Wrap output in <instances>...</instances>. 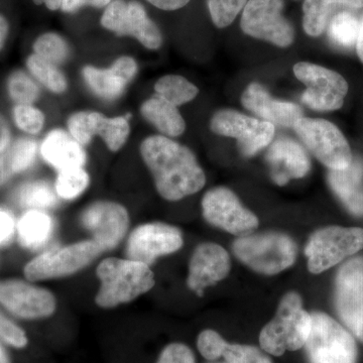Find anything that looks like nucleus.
<instances>
[{
    "instance_id": "nucleus-1",
    "label": "nucleus",
    "mask_w": 363,
    "mask_h": 363,
    "mask_svg": "<svg viewBox=\"0 0 363 363\" xmlns=\"http://www.w3.org/2000/svg\"><path fill=\"white\" fill-rule=\"evenodd\" d=\"M140 155L157 192L164 200L179 201L199 192L206 184V176L194 152L173 138L145 136L140 143Z\"/></svg>"
},
{
    "instance_id": "nucleus-2",
    "label": "nucleus",
    "mask_w": 363,
    "mask_h": 363,
    "mask_svg": "<svg viewBox=\"0 0 363 363\" xmlns=\"http://www.w3.org/2000/svg\"><path fill=\"white\" fill-rule=\"evenodd\" d=\"M96 274L100 288L95 302L106 309L130 303L155 286V274L150 267L130 259H104L98 264Z\"/></svg>"
},
{
    "instance_id": "nucleus-3",
    "label": "nucleus",
    "mask_w": 363,
    "mask_h": 363,
    "mask_svg": "<svg viewBox=\"0 0 363 363\" xmlns=\"http://www.w3.org/2000/svg\"><path fill=\"white\" fill-rule=\"evenodd\" d=\"M311 327V314L303 308L302 298L297 293H288L281 298L276 316L260 332V346L274 357L301 350L307 342Z\"/></svg>"
},
{
    "instance_id": "nucleus-4",
    "label": "nucleus",
    "mask_w": 363,
    "mask_h": 363,
    "mask_svg": "<svg viewBox=\"0 0 363 363\" xmlns=\"http://www.w3.org/2000/svg\"><path fill=\"white\" fill-rule=\"evenodd\" d=\"M233 250L243 264L269 276L292 267L297 257V247L292 238L277 233L242 236L234 241Z\"/></svg>"
},
{
    "instance_id": "nucleus-5",
    "label": "nucleus",
    "mask_w": 363,
    "mask_h": 363,
    "mask_svg": "<svg viewBox=\"0 0 363 363\" xmlns=\"http://www.w3.org/2000/svg\"><path fill=\"white\" fill-rule=\"evenodd\" d=\"M104 30L118 38H131L149 51H157L164 38L147 9L136 0H112L100 18Z\"/></svg>"
},
{
    "instance_id": "nucleus-6",
    "label": "nucleus",
    "mask_w": 363,
    "mask_h": 363,
    "mask_svg": "<svg viewBox=\"0 0 363 363\" xmlns=\"http://www.w3.org/2000/svg\"><path fill=\"white\" fill-rule=\"evenodd\" d=\"M65 128L83 147L99 138L109 152H118L131 135V113L109 116L94 109H79L67 117Z\"/></svg>"
},
{
    "instance_id": "nucleus-7",
    "label": "nucleus",
    "mask_w": 363,
    "mask_h": 363,
    "mask_svg": "<svg viewBox=\"0 0 363 363\" xmlns=\"http://www.w3.org/2000/svg\"><path fill=\"white\" fill-rule=\"evenodd\" d=\"M312 327L305 344L310 363H357L354 338L337 321L322 312L311 314Z\"/></svg>"
},
{
    "instance_id": "nucleus-8",
    "label": "nucleus",
    "mask_w": 363,
    "mask_h": 363,
    "mask_svg": "<svg viewBox=\"0 0 363 363\" xmlns=\"http://www.w3.org/2000/svg\"><path fill=\"white\" fill-rule=\"evenodd\" d=\"M363 248V229L330 226L316 231L306 245L308 269L320 274Z\"/></svg>"
},
{
    "instance_id": "nucleus-9",
    "label": "nucleus",
    "mask_w": 363,
    "mask_h": 363,
    "mask_svg": "<svg viewBox=\"0 0 363 363\" xmlns=\"http://www.w3.org/2000/svg\"><path fill=\"white\" fill-rule=\"evenodd\" d=\"M293 128L307 149L327 168L343 169L350 166L353 157L350 143L333 123L302 117Z\"/></svg>"
},
{
    "instance_id": "nucleus-10",
    "label": "nucleus",
    "mask_w": 363,
    "mask_h": 363,
    "mask_svg": "<svg viewBox=\"0 0 363 363\" xmlns=\"http://www.w3.org/2000/svg\"><path fill=\"white\" fill-rule=\"evenodd\" d=\"M102 252V248L93 240L50 250L26 264L25 277L28 281H38L71 276L89 266Z\"/></svg>"
},
{
    "instance_id": "nucleus-11",
    "label": "nucleus",
    "mask_w": 363,
    "mask_h": 363,
    "mask_svg": "<svg viewBox=\"0 0 363 363\" xmlns=\"http://www.w3.org/2000/svg\"><path fill=\"white\" fill-rule=\"evenodd\" d=\"M284 0H248L241 16L245 35L281 48L293 44L295 30L283 16Z\"/></svg>"
},
{
    "instance_id": "nucleus-12",
    "label": "nucleus",
    "mask_w": 363,
    "mask_h": 363,
    "mask_svg": "<svg viewBox=\"0 0 363 363\" xmlns=\"http://www.w3.org/2000/svg\"><path fill=\"white\" fill-rule=\"evenodd\" d=\"M140 65L131 55H119L108 66L86 64L80 71L83 84L93 96L111 104L118 101L135 80Z\"/></svg>"
},
{
    "instance_id": "nucleus-13",
    "label": "nucleus",
    "mask_w": 363,
    "mask_h": 363,
    "mask_svg": "<svg viewBox=\"0 0 363 363\" xmlns=\"http://www.w3.org/2000/svg\"><path fill=\"white\" fill-rule=\"evenodd\" d=\"M296 77L306 85L303 104L318 111H337L348 92L345 79L337 72L316 64L301 62L294 66Z\"/></svg>"
},
{
    "instance_id": "nucleus-14",
    "label": "nucleus",
    "mask_w": 363,
    "mask_h": 363,
    "mask_svg": "<svg viewBox=\"0 0 363 363\" xmlns=\"http://www.w3.org/2000/svg\"><path fill=\"white\" fill-rule=\"evenodd\" d=\"M210 130L216 135L238 140V150L245 157H252L267 147L274 136V125L252 118L233 109L217 111L210 121Z\"/></svg>"
},
{
    "instance_id": "nucleus-15",
    "label": "nucleus",
    "mask_w": 363,
    "mask_h": 363,
    "mask_svg": "<svg viewBox=\"0 0 363 363\" xmlns=\"http://www.w3.org/2000/svg\"><path fill=\"white\" fill-rule=\"evenodd\" d=\"M335 307L351 333L363 342V257L346 262L335 279Z\"/></svg>"
},
{
    "instance_id": "nucleus-16",
    "label": "nucleus",
    "mask_w": 363,
    "mask_h": 363,
    "mask_svg": "<svg viewBox=\"0 0 363 363\" xmlns=\"http://www.w3.org/2000/svg\"><path fill=\"white\" fill-rule=\"evenodd\" d=\"M202 213L207 222L235 235H245L259 226V219L243 207L238 196L224 187L208 191L203 197Z\"/></svg>"
},
{
    "instance_id": "nucleus-17",
    "label": "nucleus",
    "mask_w": 363,
    "mask_h": 363,
    "mask_svg": "<svg viewBox=\"0 0 363 363\" xmlns=\"http://www.w3.org/2000/svg\"><path fill=\"white\" fill-rule=\"evenodd\" d=\"M81 222L104 252L123 240L130 226V214L121 203L100 200L85 208Z\"/></svg>"
},
{
    "instance_id": "nucleus-18",
    "label": "nucleus",
    "mask_w": 363,
    "mask_h": 363,
    "mask_svg": "<svg viewBox=\"0 0 363 363\" xmlns=\"http://www.w3.org/2000/svg\"><path fill=\"white\" fill-rule=\"evenodd\" d=\"M0 304L26 320L44 319L56 311V298L49 290L21 279L0 281Z\"/></svg>"
},
{
    "instance_id": "nucleus-19",
    "label": "nucleus",
    "mask_w": 363,
    "mask_h": 363,
    "mask_svg": "<svg viewBox=\"0 0 363 363\" xmlns=\"http://www.w3.org/2000/svg\"><path fill=\"white\" fill-rule=\"evenodd\" d=\"M181 231L162 222L142 224L131 233L126 245L128 259L152 264L157 257L178 252L183 247Z\"/></svg>"
},
{
    "instance_id": "nucleus-20",
    "label": "nucleus",
    "mask_w": 363,
    "mask_h": 363,
    "mask_svg": "<svg viewBox=\"0 0 363 363\" xmlns=\"http://www.w3.org/2000/svg\"><path fill=\"white\" fill-rule=\"evenodd\" d=\"M228 252L216 243H202L196 247L189 266V289L202 297L205 289L225 279L230 272Z\"/></svg>"
},
{
    "instance_id": "nucleus-21",
    "label": "nucleus",
    "mask_w": 363,
    "mask_h": 363,
    "mask_svg": "<svg viewBox=\"0 0 363 363\" xmlns=\"http://www.w3.org/2000/svg\"><path fill=\"white\" fill-rule=\"evenodd\" d=\"M272 181L285 186L293 179L304 178L310 169V157L302 145L289 138H281L272 143L266 156Z\"/></svg>"
},
{
    "instance_id": "nucleus-22",
    "label": "nucleus",
    "mask_w": 363,
    "mask_h": 363,
    "mask_svg": "<svg viewBox=\"0 0 363 363\" xmlns=\"http://www.w3.org/2000/svg\"><path fill=\"white\" fill-rule=\"evenodd\" d=\"M40 156L57 172L71 168H85L87 150L69 133L66 128H52L40 143Z\"/></svg>"
},
{
    "instance_id": "nucleus-23",
    "label": "nucleus",
    "mask_w": 363,
    "mask_h": 363,
    "mask_svg": "<svg viewBox=\"0 0 363 363\" xmlns=\"http://www.w3.org/2000/svg\"><path fill=\"white\" fill-rule=\"evenodd\" d=\"M241 102L247 111L253 112L266 121L285 128H294L303 117V111L293 102L274 99L266 88L253 82L242 93Z\"/></svg>"
},
{
    "instance_id": "nucleus-24",
    "label": "nucleus",
    "mask_w": 363,
    "mask_h": 363,
    "mask_svg": "<svg viewBox=\"0 0 363 363\" xmlns=\"http://www.w3.org/2000/svg\"><path fill=\"white\" fill-rule=\"evenodd\" d=\"M329 185L348 211L363 216V160L353 157L350 166L343 169H330Z\"/></svg>"
},
{
    "instance_id": "nucleus-25",
    "label": "nucleus",
    "mask_w": 363,
    "mask_h": 363,
    "mask_svg": "<svg viewBox=\"0 0 363 363\" xmlns=\"http://www.w3.org/2000/svg\"><path fill=\"white\" fill-rule=\"evenodd\" d=\"M140 116L143 121L154 126L160 135L169 138L181 136L186 131L187 124L179 107L169 104L157 95L145 98L140 104Z\"/></svg>"
},
{
    "instance_id": "nucleus-26",
    "label": "nucleus",
    "mask_w": 363,
    "mask_h": 363,
    "mask_svg": "<svg viewBox=\"0 0 363 363\" xmlns=\"http://www.w3.org/2000/svg\"><path fill=\"white\" fill-rule=\"evenodd\" d=\"M39 154L40 143L32 136H21L11 142L6 152L0 157V184L11 176L32 168Z\"/></svg>"
},
{
    "instance_id": "nucleus-27",
    "label": "nucleus",
    "mask_w": 363,
    "mask_h": 363,
    "mask_svg": "<svg viewBox=\"0 0 363 363\" xmlns=\"http://www.w3.org/2000/svg\"><path fill=\"white\" fill-rule=\"evenodd\" d=\"M26 70L33 79L52 95L61 96L70 88L69 79L63 68L51 62L45 61L35 54H30L26 59Z\"/></svg>"
},
{
    "instance_id": "nucleus-28",
    "label": "nucleus",
    "mask_w": 363,
    "mask_h": 363,
    "mask_svg": "<svg viewBox=\"0 0 363 363\" xmlns=\"http://www.w3.org/2000/svg\"><path fill=\"white\" fill-rule=\"evenodd\" d=\"M52 231V218L43 210H28L18 221V238L26 248L42 247L49 240Z\"/></svg>"
},
{
    "instance_id": "nucleus-29",
    "label": "nucleus",
    "mask_w": 363,
    "mask_h": 363,
    "mask_svg": "<svg viewBox=\"0 0 363 363\" xmlns=\"http://www.w3.org/2000/svg\"><path fill=\"white\" fill-rule=\"evenodd\" d=\"M154 94L180 107L193 101L199 94V88L183 76L168 74L155 82Z\"/></svg>"
},
{
    "instance_id": "nucleus-30",
    "label": "nucleus",
    "mask_w": 363,
    "mask_h": 363,
    "mask_svg": "<svg viewBox=\"0 0 363 363\" xmlns=\"http://www.w3.org/2000/svg\"><path fill=\"white\" fill-rule=\"evenodd\" d=\"M33 54L63 68L72 58V47L64 35L57 32L40 33L33 40Z\"/></svg>"
},
{
    "instance_id": "nucleus-31",
    "label": "nucleus",
    "mask_w": 363,
    "mask_h": 363,
    "mask_svg": "<svg viewBox=\"0 0 363 363\" xmlns=\"http://www.w3.org/2000/svg\"><path fill=\"white\" fill-rule=\"evenodd\" d=\"M7 96L16 104H35L42 96L39 83L26 70L16 69L7 76Z\"/></svg>"
},
{
    "instance_id": "nucleus-32",
    "label": "nucleus",
    "mask_w": 363,
    "mask_h": 363,
    "mask_svg": "<svg viewBox=\"0 0 363 363\" xmlns=\"http://www.w3.org/2000/svg\"><path fill=\"white\" fill-rule=\"evenodd\" d=\"M343 0H305L303 4V28L311 37H319L324 32L329 18Z\"/></svg>"
},
{
    "instance_id": "nucleus-33",
    "label": "nucleus",
    "mask_w": 363,
    "mask_h": 363,
    "mask_svg": "<svg viewBox=\"0 0 363 363\" xmlns=\"http://www.w3.org/2000/svg\"><path fill=\"white\" fill-rule=\"evenodd\" d=\"M18 200L23 207L28 210H47L56 206L59 197L49 182L35 180L21 186Z\"/></svg>"
},
{
    "instance_id": "nucleus-34",
    "label": "nucleus",
    "mask_w": 363,
    "mask_h": 363,
    "mask_svg": "<svg viewBox=\"0 0 363 363\" xmlns=\"http://www.w3.org/2000/svg\"><path fill=\"white\" fill-rule=\"evenodd\" d=\"M89 185L90 176L85 168H71L57 172L54 188L60 199L72 201L80 197Z\"/></svg>"
},
{
    "instance_id": "nucleus-35",
    "label": "nucleus",
    "mask_w": 363,
    "mask_h": 363,
    "mask_svg": "<svg viewBox=\"0 0 363 363\" xmlns=\"http://www.w3.org/2000/svg\"><path fill=\"white\" fill-rule=\"evenodd\" d=\"M14 126L26 136H39L45 130L47 116L35 104H16L11 109Z\"/></svg>"
},
{
    "instance_id": "nucleus-36",
    "label": "nucleus",
    "mask_w": 363,
    "mask_h": 363,
    "mask_svg": "<svg viewBox=\"0 0 363 363\" xmlns=\"http://www.w3.org/2000/svg\"><path fill=\"white\" fill-rule=\"evenodd\" d=\"M359 21L352 13H337L329 25V38L334 44L341 48H350L357 44Z\"/></svg>"
},
{
    "instance_id": "nucleus-37",
    "label": "nucleus",
    "mask_w": 363,
    "mask_h": 363,
    "mask_svg": "<svg viewBox=\"0 0 363 363\" xmlns=\"http://www.w3.org/2000/svg\"><path fill=\"white\" fill-rule=\"evenodd\" d=\"M208 11L215 26L224 28L230 26L248 0H206Z\"/></svg>"
},
{
    "instance_id": "nucleus-38",
    "label": "nucleus",
    "mask_w": 363,
    "mask_h": 363,
    "mask_svg": "<svg viewBox=\"0 0 363 363\" xmlns=\"http://www.w3.org/2000/svg\"><path fill=\"white\" fill-rule=\"evenodd\" d=\"M223 357L228 363H272L259 348L242 344L227 343Z\"/></svg>"
},
{
    "instance_id": "nucleus-39",
    "label": "nucleus",
    "mask_w": 363,
    "mask_h": 363,
    "mask_svg": "<svg viewBox=\"0 0 363 363\" xmlns=\"http://www.w3.org/2000/svg\"><path fill=\"white\" fill-rule=\"evenodd\" d=\"M227 342L216 331H202L197 339V347L203 357L208 360H216L223 357Z\"/></svg>"
},
{
    "instance_id": "nucleus-40",
    "label": "nucleus",
    "mask_w": 363,
    "mask_h": 363,
    "mask_svg": "<svg viewBox=\"0 0 363 363\" xmlns=\"http://www.w3.org/2000/svg\"><path fill=\"white\" fill-rule=\"evenodd\" d=\"M0 340L18 350L25 348L28 343L26 332L2 313H0Z\"/></svg>"
},
{
    "instance_id": "nucleus-41",
    "label": "nucleus",
    "mask_w": 363,
    "mask_h": 363,
    "mask_svg": "<svg viewBox=\"0 0 363 363\" xmlns=\"http://www.w3.org/2000/svg\"><path fill=\"white\" fill-rule=\"evenodd\" d=\"M156 363H196L194 353L186 344L174 342L160 353Z\"/></svg>"
},
{
    "instance_id": "nucleus-42",
    "label": "nucleus",
    "mask_w": 363,
    "mask_h": 363,
    "mask_svg": "<svg viewBox=\"0 0 363 363\" xmlns=\"http://www.w3.org/2000/svg\"><path fill=\"white\" fill-rule=\"evenodd\" d=\"M111 1L112 0H63L60 11L64 13L74 14L85 7L104 9Z\"/></svg>"
},
{
    "instance_id": "nucleus-43",
    "label": "nucleus",
    "mask_w": 363,
    "mask_h": 363,
    "mask_svg": "<svg viewBox=\"0 0 363 363\" xmlns=\"http://www.w3.org/2000/svg\"><path fill=\"white\" fill-rule=\"evenodd\" d=\"M14 233V220L13 216L6 211L0 209V245H4Z\"/></svg>"
},
{
    "instance_id": "nucleus-44",
    "label": "nucleus",
    "mask_w": 363,
    "mask_h": 363,
    "mask_svg": "<svg viewBox=\"0 0 363 363\" xmlns=\"http://www.w3.org/2000/svg\"><path fill=\"white\" fill-rule=\"evenodd\" d=\"M13 142V133H11V125L6 117L0 114V157L6 152Z\"/></svg>"
},
{
    "instance_id": "nucleus-45",
    "label": "nucleus",
    "mask_w": 363,
    "mask_h": 363,
    "mask_svg": "<svg viewBox=\"0 0 363 363\" xmlns=\"http://www.w3.org/2000/svg\"><path fill=\"white\" fill-rule=\"evenodd\" d=\"M150 4L164 11H175L187 6L191 0H145Z\"/></svg>"
},
{
    "instance_id": "nucleus-46",
    "label": "nucleus",
    "mask_w": 363,
    "mask_h": 363,
    "mask_svg": "<svg viewBox=\"0 0 363 363\" xmlns=\"http://www.w3.org/2000/svg\"><path fill=\"white\" fill-rule=\"evenodd\" d=\"M9 35V23L4 14L0 13V51L4 49L6 44L7 38Z\"/></svg>"
},
{
    "instance_id": "nucleus-47",
    "label": "nucleus",
    "mask_w": 363,
    "mask_h": 363,
    "mask_svg": "<svg viewBox=\"0 0 363 363\" xmlns=\"http://www.w3.org/2000/svg\"><path fill=\"white\" fill-rule=\"evenodd\" d=\"M63 0H33L35 6H45V9L51 11H57L61 9Z\"/></svg>"
},
{
    "instance_id": "nucleus-48",
    "label": "nucleus",
    "mask_w": 363,
    "mask_h": 363,
    "mask_svg": "<svg viewBox=\"0 0 363 363\" xmlns=\"http://www.w3.org/2000/svg\"><path fill=\"white\" fill-rule=\"evenodd\" d=\"M357 51L360 61L363 63V16L362 21H359V30H358L357 40Z\"/></svg>"
},
{
    "instance_id": "nucleus-49",
    "label": "nucleus",
    "mask_w": 363,
    "mask_h": 363,
    "mask_svg": "<svg viewBox=\"0 0 363 363\" xmlns=\"http://www.w3.org/2000/svg\"><path fill=\"white\" fill-rule=\"evenodd\" d=\"M0 363H13L9 352H7L4 344L1 343V340H0Z\"/></svg>"
},
{
    "instance_id": "nucleus-50",
    "label": "nucleus",
    "mask_w": 363,
    "mask_h": 363,
    "mask_svg": "<svg viewBox=\"0 0 363 363\" xmlns=\"http://www.w3.org/2000/svg\"><path fill=\"white\" fill-rule=\"evenodd\" d=\"M343 6L353 9H359L363 7V0H343Z\"/></svg>"
},
{
    "instance_id": "nucleus-51",
    "label": "nucleus",
    "mask_w": 363,
    "mask_h": 363,
    "mask_svg": "<svg viewBox=\"0 0 363 363\" xmlns=\"http://www.w3.org/2000/svg\"><path fill=\"white\" fill-rule=\"evenodd\" d=\"M226 363H228V362H226Z\"/></svg>"
}]
</instances>
